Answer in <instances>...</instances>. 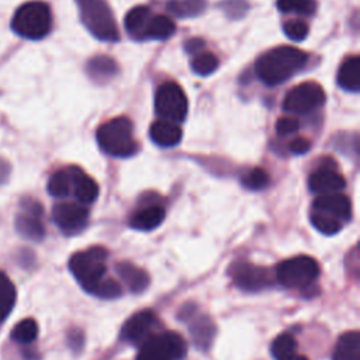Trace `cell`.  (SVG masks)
<instances>
[{
	"mask_svg": "<svg viewBox=\"0 0 360 360\" xmlns=\"http://www.w3.org/2000/svg\"><path fill=\"white\" fill-rule=\"evenodd\" d=\"M174 31H176V25L170 17L163 14H159V15L152 14L145 30V39L163 41L170 38L174 34Z\"/></svg>",
	"mask_w": 360,
	"mask_h": 360,
	"instance_id": "obj_25",
	"label": "cell"
},
{
	"mask_svg": "<svg viewBox=\"0 0 360 360\" xmlns=\"http://www.w3.org/2000/svg\"><path fill=\"white\" fill-rule=\"evenodd\" d=\"M277 8L283 13H295L298 15H312L316 10L315 0H277Z\"/></svg>",
	"mask_w": 360,
	"mask_h": 360,
	"instance_id": "obj_30",
	"label": "cell"
},
{
	"mask_svg": "<svg viewBox=\"0 0 360 360\" xmlns=\"http://www.w3.org/2000/svg\"><path fill=\"white\" fill-rule=\"evenodd\" d=\"M325 90L315 82H305L292 87L284 97L283 108L292 114H308L323 105Z\"/></svg>",
	"mask_w": 360,
	"mask_h": 360,
	"instance_id": "obj_9",
	"label": "cell"
},
{
	"mask_svg": "<svg viewBox=\"0 0 360 360\" xmlns=\"http://www.w3.org/2000/svg\"><path fill=\"white\" fill-rule=\"evenodd\" d=\"M188 110V101L184 90L174 82L163 83L155 96V111L166 121L181 122Z\"/></svg>",
	"mask_w": 360,
	"mask_h": 360,
	"instance_id": "obj_8",
	"label": "cell"
},
{
	"mask_svg": "<svg viewBox=\"0 0 360 360\" xmlns=\"http://www.w3.org/2000/svg\"><path fill=\"white\" fill-rule=\"evenodd\" d=\"M270 181V176L267 173V170H264L263 167H255L250 172H248L243 179H242V184L249 188V190H263L264 187H267Z\"/></svg>",
	"mask_w": 360,
	"mask_h": 360,
	"instance_id": "obj_33",
	"label": "cell"
},
{
	"mask_svg": "<svg viewBox=\"0 0 360 360\" xmlns=\"http://www.w3.org/2000/svg\"><path fill=\"white\" fill-rule=\"evenodd\" d=\"M87 75L97 83H104L117 75L118 66L114 59L105 55H97L87 62Z\"/></svg>",
	"mask_w": 360,
	"mask_h": 360,
	"instance_id": "obj_23",
	"label": "cell"
},
{
	"mask_svg": "<svg viewBox=\"0 0 360 360\" xmlns=\"http://www.w3.org/2000/svg\"><path fill=\"white\" fill-rule=\"evenodd\" d=\"M309 148H311L309 141H308L307 138H301V136L294 138V139L290 142V145H288L290 152H291V153H294V155H302V153H307V152L309 150Z\"/></svg>",
	"mask_w": 360,
	"mask_h": 360,
	"instance_id": "obj_40",
	"label": "cell"
},
{
	"mask_svg": "<svg viewBox=\"0 0 360 360\" xmlns=\"http://www.w3.org/2000/svg\"><path fill=\"white\" fill-rule=\"evenodd\" d=\"M270 350L276 360H281L297 352V340L290 333H281L273 340Z\"/></svg>",
	"mask_w": 360,
	"mask_h": 360,
	"instance_id": "obj_31",
	"label": "cell"
},
{
	"mask_svg": "<svg viewBox=\"0 0 360 360\" xmlns=\"http://www.w3.org/2000/svg\"><path fill=\"white\" fill-rule=\"evenodd\" d=\"M98 146L111 156L128 158L138 150L134 125L127 117H115L101 124L96 132Z\"/></svg>",
	"mask_w": 360,
	"mask_h": 360,
	"instance_id": "obj_2",
	"label": "cell"
},
{
	"mask_svg": "<svg viewBox=\"0 0 360 360\" xmlns=\"http://www.w3.org/2000/svg\"><path fill=\"white\" fill-rule=\"evenodd\" d=\"M309 218H311V224L314 225V228H316L323 235H335L343 226V224H340L339 221H335L329 217H325V215L314 212V211H311Z\"/></svg>",
	"mask_w": 360,
	"mask_h": 360,
	"instance_id": "obj_34",
	"label": "cell"
},
{
	"mask_svg": "<svg viewBox=\"0 0 360 360\" xmlns=\"http://www.w3.org/2000/svg\"><path fill=\"white\" fill-rule=\"evenodd\" d=\"M82 22L101 41L115 42L120 39V31L112 11L105 0H76Z\"/></svg>",
	"mask_w": 360,
	"mask_h": 360,
	"instance_id": "obj_4",
	"label": "cell"
},
{
	"mask_svg": "<svg viewBox=\"0 0 360 360\" xmlns=\"http://www.w3.org/2000/svg\"><path fill=\"white\" fill-rule=\"evenodd\" d=\"M202 46H204V41L200 39V38L188 39V41L184 44V49H186L188 53H198V52L202 51Z\"/></svg>",
	"mask_w": 360,
	"mask_h": 360,
	"instance_id": "obj_41",
	"label": "cell"
},
{
	"mask_svg": "<svg viewBox=\"0 0 360 360\" xmlns=\"http://www.w3.org/2000/svg\"><path fill=\"white\" fill-rule=\"evenodd\" d=\"M319 276V264L311 256H295L277 264L276 278L287 288H307Z\"/></svg>",
	"mask_w": 360,
	"mask_h": 360,
	"instance_id": "obj_6",
	"label": "cell"
},
{
	"mask_svg": "<svg viewBox=\"0 0 360 360\" xmlns=\"http://www.w3.org/2000/svg\"><path fill=\"white\" fill-rule=\"evenodd\" d=\"M338 84L350 93L360 90V59L353 55L343 60L338 72Z\"/></svg>",
	"mask_w": 360,
	"mask_h": 360,
	"instance_id": "obj_18",
	"label": "cell"
},
{
	"mask_svg": "<svg viewBox=\"0 0 360 360\" xmlns=\"http://www.w3.org/2000/svg\"><path fill=\"white\" fill-rule=\"evenodd\" d=\"M188 330H190L193 343L200 350H207L211 346L214 335H215V325L212 323V321L208 316H205V315L197 316L190 323Z\"/></svg>",
	"mask_w": 360,
	"mask_h": 360,
	"instance_id": "obj_22",
	"label": "cell"
},
{
	"mask_svg": "<svg viewBox=\"0 0 360 360\" xmlns=\"http://www.w3.org/2000/svg\"><path fill=\"white\" fill-rule=\"evenodd\" d=\"M229 274L235 285L243 291L257 292L271 285L273 278L266 267H260L248 262H236L231 266Z\"/></svg>",
	"mask_w": 360,
	"mask_h": 360,
	"instance_id": "obj_10",
	"label": "cell"
},
{
	"mask_svg": "<svg viewBox=\"0 0 360 360\" xmlns=\"http://www.w3.org/2000/svg\"><path fill=\"white\" fill-rule=\"evenodd\" d=\"M346 186L345 177L336 170L333 160L330 163L321 165L315 172L311 173L308 179V187L312 193L319 195L339 193Z\"/></svg>",
	"mask_w": 360,
	"mask_h": 360,
	"instance_id": "obj_14",
	"label": "cell"
},
{
	"mask_svg": "<svg viewBox=\"0 0 360 360\" xmlns=\"http://www.w3.org/2000/svg\"><path fill=\"white\" fill-rule=\"evenodd\" d=\"M152 17V11L146 6H136L128 11L125 17V30L131 38L143 41L145 30L149 18Z\"/></svg>",
	"mask_w": 360,
	"mask_h": 360,
	"instance_id": "obj_20",
	"label": "cell"
},
{
	"mask_svg": "<svg viewBox=\"0 0 360 360\" xmlns=\"http://www.w3.org/2000/svg\"><path fill=\"white\" fill-rule=\"evenodd\" d=\"M149 135L156 145L169 148V146H174L180 142L183 132H181V128L176 122L166 121V120H158L150 125Z\"/></svg>",
	"mask_w": 360,
	"mask_h": 360,
	"instance_id": "obj_16",
	"label": "cell"
},
{
	"mask_svg": "<svg viewBox=\"0 0 360 360\" xmlns=\"http://www.w3.org/2000/svg\"><path fill=\"white\" fill-rule=\"evenodd\" d=\"M105 260L107 250L101 246H93L75 253L69 259V270L83 290L91 294L94 287L104 278Z\"/></svg>",
	"mask_w": 360,
	"mask_h": 360,
	"instance_id": "obj_5",
	"label": "cell"
},
{
	"mask_svg": "<svg viewBox=\"0 0 360 360\" xmlns=\"http://www.w3.org/2000/svg\"><path fill=\"white\" fill-rule=\"evenodd\" d=\"M21 210L22 212H27L30 215H34V217H39L42 215L44 210H42V205L37 201V200H32V198H24L21 200Z\"/></svg>",
	"mask_w": 360,
	"mask_h": 360,
	"instance_id": "obj_39",
	"label": "cell"
},
{
	"mask_svg": "<svg viewBox=\"0 0 360 360\" xmlns=\"http://www.w3.org/2000/svg\"><path fill=\"white\" fill-rule=\"evenodd\" d=\"M187 353V343L181 335L167 330L153 333L138 352L136 360H181Z\"/></svg>",
	"mask_w": 360,
	"mask_h": 360,
	"instance_id": "obj_7",
	"label": "cell"
},
{
	"mask_svg": "<svg viewBox=\"0 0 360 360\" xmlns=\"http://www.w3.org/2000/svg\"><path fill=\"white\" fill-rule=\"evenodd\" d=\"M308 55L292 46H278L264 52L256 60L255 70L266 86H277L305 68Z\"/></svg>",
	"mask_w": 360,
	"mask_h": 360,
	"instance_id": "obj_1",
	"label": "cell"
},
{
	"mask_svg": "<svg viewBox=\"0 0 360 360\" xmlns=\"http://www.w3.org/2000/svg\"><path fill=\"white\" fill-rule=\"evenodd\" d=\"M51 28V8L44 1L24 3L15 10L11 18V30L25 39H41L49 34Z\"/></svg>",
	"mask_w": 360,
	"mask_h": 360,
	"instance_id": "obj_3",
	"label": "cell"
},
{
	"mask_svg": "<svg viewBox=\"0 0 360 360\" xmlns=\"http://www.w3.org/2000/svg\"><path fill=\"white\" fill-rule=\"evenodd\" d=\"M165 208L162 205H146L129 218V226L138 231H152L165 219Z\"/></svg>",
	"mask_w": 360,
	"mask_h": 360,
	"instance_id": "obj_17",
	"label": "cell"
},
{
	"mask_svg": "<svg viewBox=\"0 0 360 360\" xmlns=\"http://www.w3.org/2000/svg\"><path fill=\"white\" fill-rule=\"evenodd\" d=\"M52 219L63 233L73 235L86 226L89 211L80 202L63 201L53 205Z\"/></svg>",
	"mask_w": 360,
	"mask_h": 360,
	"instance_id": "obj_12",
	"label": "cell"
},
{
	"mask_svg": "<svg viewBox=\"0 0 360 360\" xmlns=\"http://www.w3.org/2000/svg\"><path fill=\"white\" fill-rule=\"evenodd\" d=\"M8 174H10V165L6 160L0 159V184L8 179Z\"/></svg>",
	"mask_w": 360,
	"mask_h": 360,
	"instance_id": "obj_42",
	"label": "cell"
},
{
	"mask_svg": "<svg viewBox=\"0 0 360 360\" xmlns=\"http://www.w3.org/2000/svg\"><path fill=\"white\" fill-rule=\"evenodd\" d=\"M159 319L152 309L134 314L121 328V339L131 345H142L158 329Z\"/></svg>",
	"mask_w": 360,
	"mask_h": 360,
	"instance_id": "obj_11",
	"label": "cell"
},
{
	"mask_svg": "<svg viewBox=\"0 0 360 360\" xmlns=\"http://www.w3.org/2000/svg\"><path fill=\"white\" fill-rule=\"evenodd\" d=\"M332 360H360V333L357 330L346 332L339 338Z\"/></svg>",
	"mask_w": 360,
	"mask_h": 360,
	"instance_id": "obj_21",
	"label": "cell"
},
{
	"mask_svg": "<svg viewBox=\"0 0 360 360\" xmlns=\"http://www.w3.org/2000/svg\"><path fill=\"white\" fill-rule=\"evenodd\" d=\"M311 211L343 224L352 218V202L349 197L342 193L322 194L314 200Z\"/></svg>",
	"mask_w": 360,
	"mask_h": 360,
	"instance_id": "obj_13",
	"label": "cell"
},
{
	"mask_svg": "<svg viewBox=\"0 0 360 360\" xmlns=\"http://www.w3.org/2000/svg\"><path fill=\"white\" fill-rule=\"evenodd\" d=\"M15 231L25 239L39 242L45 236V228L39 219V217L30 215L27 212H21L15 217L14 221Z\"/></svg>",
	"mask_w": 360,
	"mask_h": 360,
	"instance_id": "obj_24",
	"label": "cell"
},
{
	"mask_svg": "<svg viewBox=\"0 0 360 360\" xmlns=\"http://www.w3.org/2000/svg\"><path fill=\"white\" fill-rule=\"evenodd\" d=\"M281 360H308V359L305 356L300 354L298 352H295V353H292V354H290V356H287V357H284Z\"/></svg>",
	"mask_w": 360,
	"mask_h": 360,
	"instance_id": "obj_43",
	"label": "cell"
},
{
	"mask_svg": "<svg viewBox=\"0 0 360 360\" xmlns=\"http://www.w3.org/2000/svg\"><path fill=\"white\" fill-rule=\"evenodd\" d=\"M10 335L14 342L28 345L38 336V323L32 318H25L13 328Z\"/></svg>",
	"mask_w": 360,
	"mask_h": 360,
	"instance_id": "obj_29",
	"label": "cell"
},
{
	"mask_svg": "<svg viewBox=\"0 0 360 360\" xmlns=\"http://www.w3.org/2000/svg\"><path fill=\"white\" fill-rule=\"evenodd\" d=\"M217 68H218V59L211 52L201 51L194 56L191 62V69L194 70V73L200 76H208L212 72H215Z\"/></svg>",
	"mask_w": 360,
	"mask_h": 360,
	"instance_id": "obj_32",
	"label": "cell"
},
{
	"mask_svg": "<svg viewBox=\"0 0 360 360\" xmlns=\"http://www.w3.org/2000/svg\"><path fill=\"white\" fill-rule=\"evenodd\" d=\"M205 0H169L166 7L169 13L179 18L197 17L205 10Z\"/></svg>",
	"mask_w": 360,
	"mask_h": 360,
	"instance_id": "obj_26",
	"label": "cell"
},
{
	"mask_svg": "<svg viewBox=\"0 0 360 360\" xmlns=\"http://www.w3.org/2000/svg\"><path fill=\"white\" fill-rule=\"evenodd\" d=\"M17 298L15 287L10 278L0 271V323L4 322L14 308Z\"/></svg>",
	"mask_w": 360,
	"mask_h": 360,
	"instance_id": "obj_27",
	"label": "cell"
},
{
	"mask_svg": "<svg viewBox=\"0 0 360 360\" xmlns=\"http://www.w3.org/2000/svg\"><path fill=\"white\" fill-rule=\"evenodd\" d=\"M221 8L231 17V18H240L246 10L248 4L242 0H226L221 3Z\"/></svg>",
	"mask_w": 360,
	"mask_h": 360,
	"instance_id": "obj_37",
	"label": "cell"
},
{
	"mask_svg": "<svg viewBox=\"0 0 360 360\" xmlns=\"http://www.w3.org/2000/svg\"><path fill=\"white\" fill-rule=\"evenodd\" d=\"M115 270L132 292H142L149 285L148 273L129 262L118 263L115 266Z\"/></svg>",
	"mask_w": 360,
	"mask_h": 360,
	"instance_id": "obj_19",
	"label": "cell"
},
{
	"mask_svg": "<svg viewBox=\"0 0 360 360\" xmlns=\"http://www.w3.org/2000/svg\"><path fill=\"white\" fill-rule=\"evenodd\" d=\"M48 193L52 197L63 198L72 193V180L68 167L55 172L48 180Z\"/></svg>",
	"mask_w": 360,
	"mask_h": 360,
	"instance_id": "obj_28",
	"label": "cell"
},
{
	"mask_svg": "<svg viewBox=\"0 0 360 360\" xmlns=\"http://www.w3.org/2000/svg\"><path fill=\"white\" fill-rule=\"evenodd\" d=\"M284 34L292 41H302L308 35V24L302 20H290L283 25Z\"/></svg>",
	"mask_w": 360,
	"mask_h": 360,
	"instance_id": "obj_36",
	"label": "cell"
},
{
	"mask_svg": "<svg viewBox=\"0 0 360 360\" xmlns=\"http://www.w3.org/2000/svg\"><path fill=\"white\" fill-rule=\"evenodd\" d=\"M70 180H72V191L80 204H91L98 197V184L90 176H87L80 167L69 166L68 167Z\"/></svg>",
	"mask_w": 360,
	"mask_h": 360,
	"instance_id": "obj_15",
	"label": "cell"
},
{
	"mask_svg": "<svg viewBox=\"0 0 360 360\" xmlns=\"http://www.w3.org/2000/svg\"><path fill=\"white\" fill-rule=\"evenodd\" d=\"M298 128H300V122L297 118H292V117H281L276 124V131L280 136L291 135L297 132Z\"/></svg>",
	"mask_w": 360,
	"mask_h": 360,
	"instance_id": "obj_38",
	"label": "cell"
},
{
	"mask_svg": "<svg viewBox=\"0 0 360 360\" xmlns=\"http://www.w3.org/2000/svg\"><path fill=\"white\" fill-rule=\"evenodd\" d=\"M91 294L105 298V300H111V298H117L122 294V288L120 285V283L114 281L112 278H103L91 291Z\"/></svg>",
	"mask_w": 360,
	"mask_h": 360,
	"instance_id": "obj_35",
	"label": "cell"
}]
</instances>
